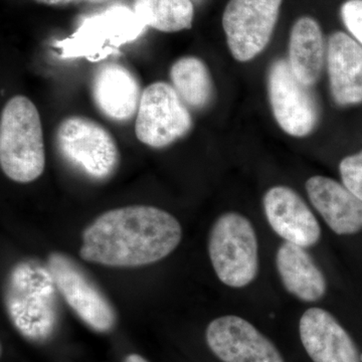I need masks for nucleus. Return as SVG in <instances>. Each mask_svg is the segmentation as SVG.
<instances>
[{
  "mask_svg": "<svg viewBox=\"0 0 362 362\" xmlns=\"http://www.w3.org/2000/svg\"><path fill=\"white\" fill-rule=\"evenodd\" d=\"M312 206L337 235L362 230V202L343 183L326 176H312L305 183Z\"/></svg>",
  "mask_w": 362,
  "mask_h": 362,
  "instance_id": "15",
  "label": "nucleus"
},
{
  "mask_svg": "<svg viewBox=\"0 0 362 362\" xmlns=\"http://www.w3.org/2000/svg\"><path fill=\"white\" fill-rule=\"evenodd\" d=\"M300 338L314 362H361L354 339L329 312L308 309L299 323Z\"/></svg>",
  "mask_w": 362,
  "mask_h": 362,
  "instance_id": "13",
  "label": "nucleus"
},
{
  "mask_svg": "<svg viewBox=\"0 0 362 362\" xmlns=\"http://www.w3.org/2000/svg\"><path fill=\"white\" fill-rule=\"evenodd\" d=\"M54 143L62 159L92 180H109L120 163V152L113 135L88 117L64 119L57 128Z\"/></svg>",
  "mask_w": 362,
  "mask_h": 362,
  "instance_id": "4",
  "label": "nucleus"
},
{
  "mask_svg": "<svg viewBox=\"0 0 362 362\" xmlns=\"http://www.w3.org/2000/svg\"><path fill=\"white\" fill-rule=\"evenodd\" d=\"M0 165L7 177L30 183L44 173V133L35 105L23 95L8 100L0 118Z\"/></svg>",
  "mask_w": 362,
  "mask_h": 362,
  "instance_id": "3",
  "label": "nucleus"
},
{
  "mask_svg": "<svg viewBox=\"0 0 362 362\" xmlns=\"http://www.w3.org/2000/svg\"><path fill=\"white\" fill-rule=\"evenodd\" d=\"M182 238L173 214L150 206L105 211L83 232L81 258L115 268L151 265L169 256Z\"/></svg>",
  "mask_w": 362,
  "mask_h": 362,
  "instance_id": "1",
  "label": "nucleus"
},
{
  "mask_svg": "<svg viewBox=\"0 0 362 362\" xmlns=\"http://www.w3.org/2000/svg\"><path fill=\"white\" fill-rule=\"evenodd\" d=\"M276 266L285 289L301 301L317 302L326 294V279L306 247L283 243L276 254Z\"/></svg>",
  "mask_w": 362,
  "mask_h": 362,
  "instance_id": "16",
  "label": "nucleus"
},
{
  "mask_svg": "<svg viewBox=\"0 0 362 362\" xmlns=\"http://www.w3.org/2000/svg\"><path fill=\"white\" fill-rule=\"evenodd\" d=\"M47 266L61 296L89 327L98 332L113 329L117 320L113 305L78 263L54 252Z\"/></svg>",
  "mask_w": 362,
  "mask_h": 362,
  "instance_id": "8",
  "label": "nucleus"
},
{
  "mask_svg": "<svg viewBox=\"0 0 362 362\" xmlns=\"http://www.w3.org/2000/svg\"><path fill=\"white\" fill-rule=\"evenodd\" d=\"M264 211L274 232L286 242L310 247L321 238L316 216L292 188L277 185L264 195Z\"/></svg>",
  "mask_w": 362,
  "mask_h": 362,
  "instance_id": "11",
  "label": "nucleus"
},
{
  "mask_svg": "<svg viewBox=\"0 0 362 362\" xmlns=\"http://www.w3.org/2000/svg\"><path fill=\"white\" fill-rule=\"evenodd\" d=\"M269 100L276 122L292 137L313 132L319 121L318 105L311 87L298 80L287 59L272 63L268 73Z\"/></svg>",
  "mask_w": 362,
  "mask_h": 362,
  "instance_id": "9",
  "label": "nucleus"
},
{
  "mask_svg": "<svg viewBox=\"0 0 362 362\" xmlns=\"http://www.w3.org/2000/svg\"><path fill=\"white\" fill-rule=\"evenodd\" d=\"M88 1H90V2H101V1H106V0H88Z\"/></svg>",
  "mask_w": 362,
  "mask_h": 362,
  "instance_id": "24",
  "label": "nucleus"
},
{
  "mask_svg": "<svg viewBox=\"0 0 362 362\" xmlns=\"http://www.w3.org/2000/svg\"><path fill=\"white\" fill-rule=\"evenodd\" d=\"M136 16L161 33L189 30L194 18L192 0H134Z\"/></svg>",
  "mask_w": 362,
  "mask_h": 362,
  "instance_id": "19",
  "label": "nucleus"
},
{
  "mask_svg": "<svg viewBox=\"0 0 362 362\" xmlns=\"http://www.w3.org/2000/svg\"><path fill=\"white\" fill-rule=\"evenodd\" d=\"M211 351L223 362H285L277 347L242 317L214 319L206 332Z\"/></svg>",
  "mask_w": 362,
  "mask_h": 362,
  "instance_id": "10",
  "label": "nucleus"
},
{
  "mask_svg": "<svg viewBox=\"0 0 362 362\" xmlns=\"http://www.w3.org/2000/svg\"><path fill=\"white\" fill-rule=\"evenodd\" d=\"M326 63L331 96L340 107L362 103V47L343 32L328 39Z\"/></svg>",
  "mask_w": 362,
  "mask_h": 362,
  "instance_id": "14",
  "label": "nucleus"
},
{
  "mask_svg": "<svg viewBox=\"0 0 362 362\" xmlns=\"http://www.w3.org/2000/svg\"><path fill=\"white\" fill-rule=\"evenodd\" d=\"M37 4H45L49 6H68L71 4H78L88 0H35Z\"/></svg>",
  "mask_w": 362,
  "mask_h": 362,
  "instance_id": "22",
  "label": "nucleus"
},
{
  "mask_svg": "<svg viewBox=\"0 0 362 362\" xmlns=\"http://www.w3.org/2000/svg\"><path fill=\"white\" fill-rule=\"evenodd\" d=\"M283 0H230L223 28L233 58L240 63L258 57L270 42Z\"/></svg>",
  "mask_w": 362,
  "mask_h": 362,
  "instance_id": "7",
  "label": "nucleus"
},
{
  "mask_svg": "<svg viewBox=\"0 0 362 362\" xmlns=\"http://www.w3.org/2000/svg\"><path fill=\"white\" fill-rule=\"evenodd\" d=\"M171 86L192 110H204L214 99V82L204 62L197 57L178 59L171 66Z\"/></svg>",
  "mask_w": 362,
  "mask_h": 362,
  "instance_id": "18",
  "label": "nucleus"
},
{
  "mask_svg": "<svg viewBox=\"0 0 362 362\" xmlns=\"http://www.w3.org/2000/svg\"><path fill=\"white\" fill-rule=\"evenodd\" d=\"M56 283L47 266L23 261L11 269L6 287V308L11 323L33 341L47 339L58 324Z\"/></svg>",
  "mask_w": 362,
  "mask_h": 362,
  "instance_id": "2",
  "label": "nucleus"
},
{
  "mask_svg": "<svg viewBox=\"0 0 362 362\" xmlns=\"http://www.w3.org/2000/svg\"><path fill=\"white\" fill-rule=\"evenodd\" d=\"M124 362H148L144 357L141 356H138V354H129L125 359H124Z\"/></svg>",
  "mask_w": 362,
  "mask_h": 362,
  "instance_id": "23",
  "label": "nucleus"
},
{
  "mask_svg": "<svg viewBox=\"0 0 362 362\" xmlns=\"http://www.w3.org/2000/svg\"><path fill=\"white\" fill-rule=\"evenodd\" d=\"M209 254L216 276L228 287H246L258 276L256 230L243 214L230 211L216 221L209 233Z\"/></svg>",
  "mask_w": 362,
  "mask_h": 362,
  "instance_id": "5",
  "label": "nucleus"
},
{
  "mask_svg": "<svg viewBox=\"0 0 362 362\" xmlns=\"http://www.w3.org/2000/svg\"><path fill=\"white\" fill-rule=\"evenodd\" d=\"M90 92L100 113L123 123L137 114L143 90L139 80L127 66L106 63L95 71Z\"/></svg>",
  "mask_w": 362,
  "mask_h": 362,
  "instance_id": "12",
  "label": "nucleus"
},
{
  "mask_svg": "<svg viewBox=\"0 0 362 362\" xmlns=\"http://www.w3.org/2000/svg\"><path fill=\"white\" fill-rule=\"evenodd\" d=\"M322 30L309 16L299 18L293 25L287 61L300 82L312 87L318 82L326 61Z\"/></svg>",
  "mask_w": 362,
  "mask_h": 362,
  "instance_id": "17",
  "label": "nucleus"
},
{
  "mask_svg": "<svg viewBox=\"0 0 362 362\" xmlns=\"http://www.w3.org/2000/svg\"><path fill=\"white\" fill-rule=\"evenodd\" d=\"M339 173L343 185L362 202V151L343 158Z\"/></svg>",
  "mask_w": 362,
  "mask_h": 362,
  "instance_id": "20",
  "label": "nucleus"
},
{
  "mask_svg": "<svg viewBox=\"0 0 362 362\" xmlns=\"http://www.w3.org/2000/svg\"><path fill=\"white\" fill-rule=\"evenodd\" d=\"M189 108L170 84L152 83L143 90L136 114L135 135L151 148H165L192 129Z\"/></svg>",
  "mask_w": 362,
  "mask_h": 362,
  "instance_id": "6",
  "label": "nucleus"
},
{
  "mask_svg": "<svg viewBox=\"0 0 362 362\" xmlns=\"http://www.w3.org/2000/svg\"><path fill=\"white\" fill-rule=\"evenodd\" d=\"M341 18L350 35L362 47V0H347L341 6Z\"/></svg>",
  "mask_w": 362,
  "mask_h": 362,
  "instance_id": "21",
  "label": "nucleus"
}]
</instances>
